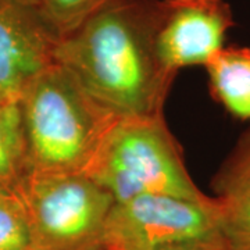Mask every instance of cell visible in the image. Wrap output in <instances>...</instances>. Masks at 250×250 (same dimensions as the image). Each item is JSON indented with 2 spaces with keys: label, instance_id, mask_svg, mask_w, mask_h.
<instances>
[{
  "label": "cell",
  "instance_id": "6da1fadb",
  "mask_svg": "<svg viewBox=\"0 0 250 250\" xmlns=\"http://www.w3.org/2000/svg\"><path fill=\"white\" fill-rule=\"evenodd\" d=\"M159 0H108L59 38L56 62L117 116L163 114L174 75L154 47Z\"/></svg>",
  "mask_w": 250,
  "mask_h": 250
},
{
  "label": "cell",
  "instance_id": "7a4b0ae2",
  "mask_svg": "<svg viewBox=\"0 0 250 250\" xmlns=\"http://www.w3.org/2000/svg\"><path fill=\"white\" fill-rule=\"evenodd\" d=\"M18 107L27 171L35 172L86 174L120 117L57 62L28 86Z\"/></svg>",
  "mask_w": 250,
  "mask_h": 250
},
{
  "label": "cell",
  "instance_id": "3957f363",
  "mask_svg": "<svg viewBox=\"0 0 250 250\" xmlns=\"http://www.w3.org/2000/svg\"><path fill=\"white\" fill-rule=\"evenodd\" d=\"M86 175L106 189L114 202L149 193L196 200L210 197L190 178L163 114L118 117Z\"/></svg>",
  "mask_w": 250,
  "mask_h": 250
},
{
  "label": "cell",
  "instance_id": "277c9868",
  "mask_svg": "<svg viewBox=\"0 0 250 250\" xmlns=\"http://www.w3.org/2000/svg\"><path fill=\"white\" fill-rule=\"evenodd\" d=\"M32 250H93L114 205L86 174L27 171L16 188Z\"/></svg>",
  "mask_w": 250,
  "mask_h": 250
},
{
  "label": "cell",
  "instance_id": "5b68a950",
  "mask_svg": "<svg viewBox=\"0 0 250 250\" xmlns=\"http://www.w3.org/2000/svg\"><path fill=\"white\" fill-rule=\"evenodd\" d=\"M187 242H221L214 196L196 200L149 193L114 202L100 246L107 250H160Z\"/></svg>",
  "mask_w": 250,
  "mask_h": 250
},
{
  "label": "cell",
  "instance_id": "8992f818",
  "mask_svg": "<svg viewBox=\"0 0 250 250\" xmlns=\"http://www.w3.org/2000/svg\"><path fill=\"white\" fill-rule=\"evenodd\" d=\"M232 27L225 0H159L154 47L161 67L174 77L185 67H206Z\"/></svg>",
  "mask_w": 250,
  "mask_h": 250
},
{
  "label": "cell",
  "instance_id": "52a82bcc",
  "mask_svg": "<svg viewBox=\"0 0 250 250\" xmlns=\"http://www.w3.org/2000/svg\"><path fill=\"white\" fill-rule=\"evenodd\" d=\"M57 42L38 7L0 0V106H18L28 86L56 62Z\"/></svg>",
  "mask_w": 250,
  "mask_h": 250
},
{
  "label": "cell",
  "instance_id": "ba28073f",
  "mask_svg": "<svg viewBox=\"0 0 250 250\" xmlns=\"http://www.w3.org/2000/svg\"><path fill=\"white\" fill-rule=\"evenodd\" d=\"M224 250H250V129L215 179Z\"/></svg>",
  "mask_w": 250,
  "mask_h": 250
},
{
  "label": "cell",
  "instance_id": "9c48e42d",
  "mask_svg": "<svg viewBox=\"0 0 250 250\" xmlns=\"http://www.w3.org/2000/svg\"><path fill=\"white\" fill-rule=\"evenodd\" d=\"M205 68L215 102L232 116L250 120V47L224 46Z\"/></svg>",
  "mask_w": 250,
  "mask_h": 250
},
{
  "label": "cell",
  "instance_id": "30bf717a",
  "mask_svg": "<svg viewBox=\"0 0 250 250\" xmlns=\"http://www.w3.org/2000/svg\"><path fill=\"white\" fill-rule=\"evenodd\" d=\"M27 172L25 142L18 106H0V188L16 190Z\"/></svg>",
  "mask_w": 250,
  "mask_h": 250
},
{
  "label": "cell",
  "instance_id": "8fae6325",
  "mask_svg": "<svg viewBox=\"0 0 250 250\" xmlns=\"http://www.w3.org/2000/svg\"><path fill=\"white\" fill-rule=\"evenodd\" d=\"M108 0H38V10L54 32L68 35Z\"/></svg>",
  "mask_w": 250,
  "mask_h": 250
},
{
  "label": "cell",
  "instance_id": "7c38bea8",
  "mask_svg": "<svg viewBox=\"0 0 250 250\" xmlns=\"http://www.w3.org/2000/svg\"><path fill=\"white\" fill-rule=\"evenodd\" d=\"M0 250H32L24 208L14 190L0 188Z\"/></svg>",
  "mask_w": 250,
  "mask_h": 250
},
{
  "label": "cell",
  "instance_id": "4fadbf2b",
  "mask_svg": "<svg viewBox=\"0 0 250 250\" xmlns=\"http://www.w3.org/2000/svg\"><path fill=\"white\" fill-rule=\"evenodd\" d=\"M160 250H224L221 242H187L167 246Z\"/></svg>",
  "mask_w": 250,
  "mask_h": 250
},
{
  "label": "cell",
  "instance_id": "5bb4252c",
  "mask_svg": "<svg viewBox=\"0 0 250 250\" xmlns=\"http://www.w3.org/2000/svg\"><path fill=\"white\" fill-rule=\"evenodd\" d=\"M4 1H16V3H21V4H28V6L38 7V0H4Z\"/></svg>",
  "mask_w": 250,
  "mask_h": 250
},
{
  "label": "cell",
  "instance_id": "9a60e30c",
  "mask_svg": "<svg viewBox=\"0 0 250 250\" xmlns=\"http://www.w3.org/2000/svg\"><path fill=\"white\" fill-rule=\"evenodd\" d=\"M93 250H107L106 248H103V246H99V248H96V249H93Z\"/></svg>",
  "mask_w": 250,
  "mask_h": 250
}]
</instances>
